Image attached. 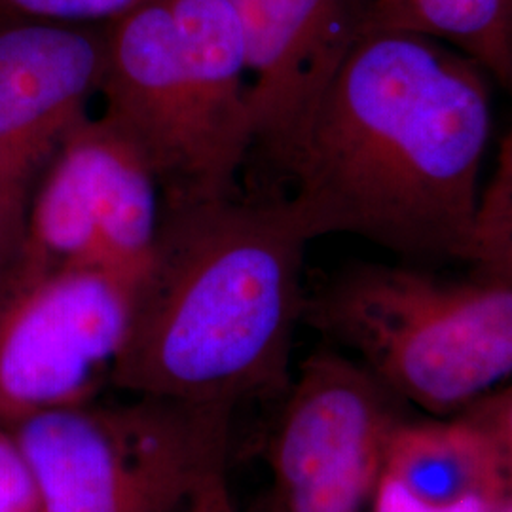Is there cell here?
<instances>
[{
	"label": "cell",
	"mask_w": 512,
	"mask_h": 512,
	"mask_svg": "<svg viewBox=\"0 0 512 512\" xmlns=\"http://www.w3.org/2000/svg\"><path fill=\"white\" fill-rule=\"evenodd\" d=\"M465 414L478 421L494 440L503 461L509 497L512 499V380Z\"/></svg>",
	"instance_id": "obj_16"
},
{
	"label": "cell",
	"mask_w": 512,
	"mask_h": 512,
	"mask_svg": "<svg viewBox=\"0 0 512 512\" xmlns=\"http://www.w3.org/2000/svg\"><path fill=\"white\" fill-rule=\"evenodd\" d=\"M0 512H44L35 476L10 429L0 423Z\"/></svg>",
	"instance_id": "obj_15"
},
{
	"label": "cell",
	"mask_w": 512,
	"mask_h": 512,
	"mask_svg": "<svg viewBox=\"0 0 512 512\" xmlns=\"http://www.w3.org/2000/svg\"><path fill=\"white\" fill-rule=\"evenodd\" d=\"M507 499L494 440L463 412L395 425L370 512H495Z\"/></svg>",
	"instance_id": "obj_11"
},
{
	"label": "cell",
	"mask_w": 512,
	"mask_h": 512,
	"mask_svg": "<svg viewBox=\"0 0 512 512\" xmlns=\"http://www.w3.org/2000/svg\"><path fill=\"white\" fill-rule=\"evenodd\" d=\"M370 29L446 44L512 95V0H370Z\"/></svg>",
	"instance_id": "obj_12"
},
{
	"label": "cell",
	"mask_w": 512,
	"mask_h": 512,
	"mask_svg": "<svg viewBox=\"0 0 512 512\" xmlns=\"http://www.w3.org/2000/svg\"><path fill=\"white\" fill-rule=\"evenodd\" d=\"M256 512H268V511H266V509H264V507H262V509H260V511H256Z\"/></svg>",
	"instance_id": "obj_21"
},
{
	"label": "cell",
	"mask_w": 512,
	"mask_h": 512,
	"mask_svg": "<svg viewBox=\"0 0 512 512\" xmlns=\"http://www.w3.org/2000/svg\"><path fill=\"white\" fill-rule=\"evenodd\" d=\"M495 512H512L511 497H509V499H507V501H505V503H503V505H501V507H499V509H497Z\"/></svg>",
	"instance_id": "obj_20"
},
{
	"label": "cell",
	"mask_w": 512,
	"mask_h": 512,
	"mask_svg": "<svg viewBox=\"0 0 512 512\" xmlns=\"http://www.w3.org/2000/svg\"><path fill=\"white\" fill-rule=\"evenodd\" d=\"M463 262L480 274L512 281V122L501 139L492 177L482 184Z\"/></svg>",
	"instance_id": "obj_13"
},
{
	"label": "cell",
	"mask_w": 512,
	"mask_h": 512,
	"mask_svg": "<svg viewBox=\"0 0 512 512\" xmlns=\"http://www.w3.org/2000/svg\"><path fill=\"white\" fill-rule=\"evenodd\" d=\"M148 0H0V18L107 25Z\"/></svg>",
	"instance_id": "obj_14"
},
{
	"label": "cell",
	"mask_w": 512,
	"mask_h": 512,
	"mask_svg": "<svg viewBox=\"0 0 512 512\" xmlns=\"http://www.w3.org/2000/svg\"><path fill=\"white\" fill-rule=\"evenodd\" d=\"M27 211L14 202L0 184V264L10 270L23 241Z\"/></svg>",
	"instance_id": "obj_17"
},
{
	"label": "cell",
	"mask_w": 512,
	"mask_h": 512,
	"mask_svg": "<svg viewBox=\"0 0 512 512\" xmlns=\"http://www.w3.org/2000/svg\"><path fill=\"white\" fill-rule=\"evenodd\" d=\"M103 118L152 171L162 205L236 196L203 131L169 0H148L105 25Z\"/></svg>",
	"instance_id": "obj_8"
},
{
	"label": "cell",
	"mask_w": 512,
	"mask_h": 512,
	"mask_svg": "<svg viewBox=\"0 0 512 512\" xmlns=\"http://www.w3.org/2000/svg\"><path fill=\"white\" fill-rule=\"evenodd\" d=\"M137 285L97 268L6 275L0 423L93 403L110 385Z\"/></svg>",
	"instance_id": "obj_6"
},
{
	"label": "cell",
	"mask_w": 512,
	"mask_h": 512,
	"mask_svg": "<svg viewBox=\"0 0 512 512\" xmlns=\"http://www.w3.org/2000/svg\"><path fill=\"white\" fill-rule=\"evenodd\" d=\"M6 274H8V270L0 264V296L4 293V287H6Z\"/></svg>",
	"instance_id": "obj_19"
},
{
	"label": "cell",
	"mask_w": 512,
	"mask_h": 512,
	"mask_svg": "<svg viewBox=\"0 0 512 512\" xmlns=\"http://www.w3.org/2000/svg\"><path fill=\"white\" fill-rule=\"evenodd\" d=\"M183 512H236L226 473L213 476L202 490L192 497V501L184 507Z\"/></svg>",
	"instance_id": "obj_18"
},
{
	"label": "cell",
	"mask_w": 512,
	"mask_h": 512,
	"mask_svg": "<svg viewBox=\"0 0 512 512\" xmlns=\"http://www.w3.org/2000/svg\"><path fill=\"white\" fill-rule=\"evenodd\" d=\"M232 406L133 395L8 425L44 512H183L226 473Z\"/></svg>",
	"instance_id": "obj_4"
},
{
	"label": "cell",
	"mask_w": 512,
	"mask_h": 512,
	"mask_svg": "<svg viewBox=\"0 0 512 512\" xmlns=\"http://www.w3.org/2000/svg\"><path fill=\"white\" fill-rule=\"evenodd\" d=\"M230 4L253 76V150L287 175L336 74L368 29L370 0Z\"/></svg>",
	"instance_id": "obj_9"
},
{
	"label": "cell",
	"mask_w": 512,
	"mask_h": 512,
	"mask_svg": "<svg viewBox=\"0 0 512 512\" xmlns=\"http://www.w3.org/2000/svg\"><path fill=\"white\" fill-rule=\"evenodd\" d=\"M490 78L431 38L366 31L294 156L287 196L311 239L465 260L492 133Z\"/></svg>",
	"instance_id": "obj_1"
},
{
	"label": "cell",
	"mask_w": 512,
	"mask_h": 512,
	"mask_svg": "<svg viewBox=\"0 0 512 512\" xmlns=\"http://www.w3.org/2000/svg\"><path fill=\"white\" fill-rule=\"evenodd\" d=\"M310 241L287 196L162 205L112 387L232 408L285 395Z\"/></svg>",
	"instance_id": "obj_2"
},
{
	"label": "cell",
	"mask_w": 512,
	"mask_h": 512,
	"mask_svg": "<svg viewBox=\"0 0 512 512\" xmlns=\"http://www.w3.org/2000/svg\"><path fill=\"white\" fill-rule=\"evenodd\" d=\"M105 25L0 18V184L29 209L40 175L101 92Z\"/></svg>",
	"instance_id": "obj_10"
},
{
	"label": "cell",
	"mask_w": 512,
	"mask_h": 512,
	"mask_svg": "<svg viewBox=\"0 0 512 512\" xmlns=\"http://www.w3.org/2000/svg\"><path fill=\"white\" fill-rule=\"evenodd\" d=\"M160 220L162 194L145 160L103 116L88 118L40 175L8 274L97 268L137 285Z\"/></svg>",
	"instance_id": "obj_5"
},
{
	"label": "cell",
	"mask_w": 512,
	"mask_h": 512,
	"mask_svg": "<svg viewBox=\"0 0 512 512\" xmlns=\"http://www.w3.org/2000/svg\"><path fill=\"white\" fill-rule=\"evenodd\" d=\"M397 399L338 349L310 355L268 442V512H370Z\"/></svg>",
	"instance_id": "obj_7"
},
{
	"label": "cell",
	"mask_w": 512,
	"mask_h": 512,
	"mask_svg": "<svg viewBox=\"0 0 512 512\" xmlns=\"http://www.w3.org/2000/svg\"><path fill=\"white\" fill-rule=\"evenodd\" d=\"M302 321L397 401L437 418L512 380V281L503 277L359 262L306 294Z\"/></svg>",
	"instance_id": "obj_3"
}]
</instances>
